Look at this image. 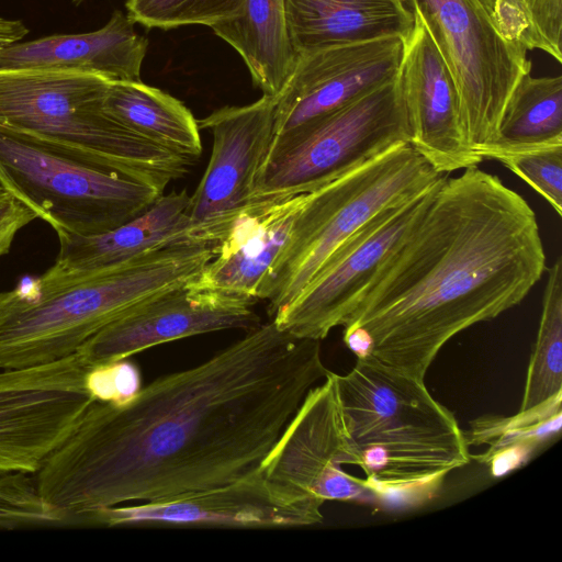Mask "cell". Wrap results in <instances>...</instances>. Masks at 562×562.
Returning <instances> with one entry per match:
<instances>
[{"label": "cell", "mask_w": 562, "mask_h": 562, "mask_svg": "<svg viewBox=\"0 0 562 562\" xmlns=\"http://www.w3.org/2000/svg\"><path fill=\"white\" fill-rule=\"evenodd\" d=\"M66 526L79 522L43 499L35 474H0V530Z\"/></svg>", "instance_id": "cell-29"}, {"label": "cell", "mask_w": 562, "mask_h": 562, "mask_svg": "<svg viewBox=\"0 0 562 562\" xmlns=\"http://www.w3.org/2000/svg\"><path fill=\"white\" fill-rule=\"evenodd\" d=\"M562 427V400L513 416H482L464 432L469 447L487 445L485 452L473 456L486 464L493 476H502L524 464L544 441Z\"/></svg>", "instance_id": "cell-25"}, {"label": "cell", "mask_w": 562, "mask_h": 562, "mask_svg": "<svg viewBox=\"0 0 562 562\" xmlns=\"http://www.w3.org/2000/svg\"><path fill=\"white\" fill-rule=\"evenodd\" d=\"M295 55L384 37L405 40L414 14L403 0H284Z\"/></svg>", "instance_id": "cell-21"}, {"label": "cell", "mask_w": 562, "mask_h": 562, "mask_svg": "<svg viewBox=\"0 0 562 562\" xmlns=\"http://www.w3.org/2000/svg\"><path fill=\"white\" fill-rule=\"evenodd\" d=\"M359 464L345 429L335 373L312 387L260 464L270 481L323 501H358L370 491L344 471ZM371 494V493H370Z\"/></svg>", "instance_id": "cell-14"}, {"label": "cell", "mask_w": 562, "mask_h": 562, "mask_svg": "<svg viewBox=\"0 0 562 562\" xmlns=\"http://www.w3.org/2000/svg\"><path fill=\"white\" fill-rule=\"evenodd\" d=\"M542 308L519 412L562 400V258L547 270Z\"/></svg>", "instance_id": "cell-26"}, {"label": "cell", "mask_w": 562, "mask_h": 562, "mask_svg": "<svg viewBox=\"0 0 562 562\" xmlns=\"http://www.w3.org/2000/svg\"><path fill=\"white\" fill-rule=\"evenodd\" d=\"M0 186L58 234L94 235L146 211L159 187L61 143L0 123Z\"/></svg>", "instance_id": "cell-7"}, {"label": "cell", "mask_w": 562, "mask_h": 562, "mask_svg": "<svg viewBox=\"0 0 562 562\" xmlns=\"http://www.w3.org/2000/svg\"><path fill=\"white\" fill-rule=\"evenodd\" d=\"M110 82L71 70L0 68V123L72 147L165 190L194 160L110 117L103 110Z\"/></svg>", "instance_id": "cell-5"}, {"label": "cell", "mask_w": 562, "mask_h": 562, "mask_svg": "<svg viewBox=\"0 0 562 562\" xmlns=\"http://www.w3.org/2000/svg\"><path fill=\"white\" fill-rule=\"evenodd\" d=\"M397 78L411 130L409 145L446 175L479 166L482 159L465 136L451 72L416 14L404 40Z\"/></svg>", "instance_id": "cell-17"}, {"label": "cell", "mask_w": 562, "mask_h": 562, "mask_svg": "<svg viewBox=\"0 0 562 562\" xmlns=\"http://www.w3.org/2000/svg\"><path fill=\"white\" fill-rule=\"evenodd\" d=\"M562 145V77L526 74L514 89L483 160Z\"/></svg>", "instance_id": "cell-24"}, {"label": "cell", "mask_w": 562, "mask_h": 562, "mask_svg": "<svg viewBox=\"0 0 562 562\" xmlns=\"http://www.w3.org/2000/svg\"><path fill=\"white\" fill-rule=\"evenodd\" d=\"M276 97L262 94L243 106H224L198 120L213 137L207 167L190 195L191 238L217 244L254 198L259 170L273 137Z\"/></svg>", "instance_id": "cell-13"}, {"label": "cell", "mask_w": 562, "mask_h": 562, "mask_svg": "<svg viewBox=\"0 0 562 562\" xmlns=\"http://www.w3.org/2000/svg\"><path fill=\"white\" fill-rule=\"evenodd\" d=\"M328 373L321 340L297 338L270 319L125 404L91 403L35 474L38 492L82 527L99 509L235 482L260 467Z\"/></svg>", "instance_id": "cell-1"}, {"label": "cell", "mask_w": 562, "mask_h": 562, "mask_svg": "<svg viewBox=\"0 0 562 562\" xmlns=\"http://www.w3.org/2000/svg\"><path fill=\"white\" fill-rule=\"evenodd\" d=\"M254 304L190 283L133 307L87 339L77 350L88 367L127 359L160 344L223 329L260 325Z\"/></svg>", "instance_id": "cell-16"}, {"label": "cell", "mask_w": 562, "mask_h": 562, "mask_svg": "<svg viewBox=\"0 0 562 562\" xmlns=\"http://www.w3.org/2000/svg\"><path fill=\"white\" fill-rule=\"evenodd\" d=\"M245 0H126L127 16L148 29L213 26L237 18Z\"/></svg>", "instance_id": "cell-28"}, {"label": "cell", "mask_w": 562, "mask_h": 562, "mask_svg": "<svg viewBox=\"0 0 562 562\" xmlns=\"http://www.w3.org/2000/svg\"><path fill=\"white\" fill-rule=\"evenodd\" d=\"M189 202L187 190L172 191L161 194L142 214L104 233L58 234L59 251L50 268L60 272L101 270L180 241L194 240L190 235Z\"/></svg>", "instance_id": "cell-20"}, {"label": "cell", "mask_w": 562, "mask_h": 562, "mask_svg": "<svg viewBox=\"0 0 562 562\" xmlns=\"http://www.w3.org/2000/svg\"><path fill=\"white\" fill-rule=\"evenodd\" d=\"M446 176L408 143H401L308 192L284 247L259 288L258 300L268 301L270 318L364 223L385 209L422 195Z\"/></svg>", "instance_id": "cell-6"}, {"label": "cell", "mask_w": 562, "mask_h": 562, "mask_svg": "<svg viewBox=\"0 0 562 562\" xmlns=\"http://www.w3.org/2000/svg\"><path fill=\"white\" fill-rule=\"evenodd\" d=\"M87 387L98 402L122 405L136 396L142 389L138 367L127 359L90 367Z\"/></svg>", "instance_id": "cell-31"}, {"label": "cell", "mask_w": 562, "mask_h": 562, "mask_svg": "<svg viewBox=\"0 0 562 562\" xmlns=\"http://www.w3.org/2000/svg\"><path fill=\"white\" fill-rule=\"evenodd\" d=\"M104 112L130 131L195 160L202 153L198 120L172 95L142 81H111Z\"/></svg>", "instance_id": "cell-23"}, {"label": "cell", "mask_w": 562, "mask_h": 562, "mask_svg": "<svg viewBox=\"0 0 562 562\" xmlns=\"http://www.w3.org/2000/svg\"><path fill=\"white\" fill-rule=\"evenodd\" d=\"M546 270L535 211L477 166L446 176L357 299L344 342L357 359L424 379L456 335L520 304Z\"/></svg>", "instance_id": "cell-2"}, {"label": "cell", "mask_w": 562, "mask_h": 562, "mask_svg": "<svg viewBox=\"0 0 562 562\" xmlns=\"http://www.w3.org/2000/svg\"><path fill=\"white\" fill-rule=\"evenodd\" d=\"M77 353L0 369V474H36L95 400Z\"/></svg>", "instance_id": "cell-10"}, {"label": "cell", "mask_w": 562, "mask_h": 562, "mask_svg": "<svg viewBox=\"0 0 562 562\" xmlns=\"http://www.w3.org/2000/svg\"><path fill=\"white\" fill-rule=\"evenodd\" d=\"M438 183L364 223L270 319L297 338L321 341L342 326L359 295L418 223Z\"/></svg>", "instance_id": "cell-11"}, {"label": "cell", "mask_w": 562, "mask_h": 562, "mask_svg": "<svg viewBox=\"0 0 562 562\" xmlns=\"http://www.w3.org/2000/svg\"><path fill=\"white\" fill-rule=\"evenodd\" d=\"M216 245L180 241L112 268L60 272L49 268L0 293V369L55 361L77 352L133 307L191 283Z\"/></svg>", "instance_id": "cell-3"}, {"label": "cell", "mask_w": 562, "mask_h": 562, "mask_svg": "<svg viewBox=\"0 0 562 562\" xmlns=\"http://www.w3.org/2000/svg\"><path fill=\"white\" fill-rule=\"evenodd\" d=\"M411 130L398 78L282 137L272 138L254 198L308 193L391 147Z\"/></svg>", "instance_id": "cell-8"}, {"label": "cell", "mask_w": 562, "mask_h": 562, "mask_svg": "<svg viewBox=\"0 0 562 562\" xmlns=\"http://www.w3.org/2000/svg\"><path fill=\"white\" fill-rule=\"evenodd\" d=\"M508 41L562 63V0H477Z\"/></svg>", "instance_id": "cell-27"}, {"label": "cell", "mask_w": 562, "mask_h": 562, "mask_svg": "<svg viewBox=\"0 0 562 562\" xmlns=\"http://www.w3.org/2000/svg\"><path fill=\"white\" fill-rule=\"evenodd\" d=\"M499 162L562 215V145L508 156Z\"/></svg>", "instance_id": "cell-30"}, {"label": "cell", "mask_w": 562, "mask_h": 562, "mask_svg": "<svg viewBox=\"0 0 562 562\" xmlns=\"http://www.w3.org/2000/svg\"><path fill=\"white\" fill-rule=\"evenodd\" d=\"M403 45L402 37L393 36L297 55L276 97L272 138L288 135L395 79Z\"/></svg>", "instance_id": "cell-15"}, {"label": "cell", "mask_w": 562, "mask_h": 562, "mask_svg": "<svg viewBox=\"0 0 562 562\" xmlns=\"http://www.w3.org/2000/svg\"><path fill=\"white\" fill-rule=\"evenodd\" d=\"M403 1L423 21L447 64L465 136L482 159L514 89L531 70L528 49L505 38L477 0Z\"/></svg>", "instance_id": "cell-9"}, {"label": "cell", "mask_w": 562, "mask_h": 562, "mask_svg": "<svg viewBox=\"0 0 562 562\" xmlns=\"http://www.w3.org/2000/svg\"><path fill=\"white\" fill-rule=\"evenodd\" d=\"M307 193L252 199L216 244L215 256L190 283L255 305L260 284L284 247Z\"/></svg>", "instance_id": "cell-18"}, {"label": "cell", "mask_w": 562, "mask_h": 562, "mask_svg": "<svg viewBox=\"0 0 562 562\" xmlns=\"http://www.w3.org/2000/svg\"><path fill=\"white\" fill-rule=\"evenodd\" d=\"M134 22L115 10L101 29L16 42L0 49V68H46L101 76L109 81H140L148 41Z\"/></svg>", "instance_id": "cell-19"}, {"label": "cell", "mask_w": 562, "mask_h": 562, "mask_svg": "<svg viewBox=\"0 0 562 562\" xmlns=\"http://www.w3.org/2000/svg\"><path fill=\"white\" fill-rule=\"evenodd\" d=\"M335 379L345 429L373 496L420 503L470 462L464 431L424 379L367 359Z\"/></svg>", "instance_id": "cell-4"}, {"label": "cell", "mask_w": 562, "mask_h": 562, "mask_svg": "<svg viewBox=\"0 0 562 562\" xmlns=\"http://www.w3.org/2000/svg\"><path fill=\"white\" fill-rule=\"evenodd\" d=\"M83 1H85V0H72V3H74L75 5H79V4H81Z\"/></svg>", "instance_id": "cell-34"}, {"label": "cell", "mask_w": 562, "mask_h": 562, "mask_svg": "<svg viewBox=\"0 0 562 562\" xmlns=\"http://www.w3.org/2000/svg\"><path fill=\"white\" fill-rule=\"evenodd\" d=\"M37 217V214L0 186V257L8 254L16 233Z\"/></svg>", "instance_id": "cell-32"}, {"label": "cell", "mask_w": 562, "mask_h": 562, "mask_svg": "<svg viewBox=\"0 0 562 562\" xmlns=\"http://www.w3.org/2000/svg\"><path fill=\"white\" fill-rule=\"evenodd\" d=\"M211 29L241 56L255 87L277 97L296 60L288 34L284 0H245L237 18Z\"/></svg>", "instance_id": "cell-22"}, {"label": "cell", "mask_w": 562, "mask_h": 562, "mask_svg": "<svg viewBox=\"0 0 562 562\" xmlns=\"http://www.w3.org/2000/svg\"><path fill=\"white\" fill-rule=\"evenodd\" d=\"M27 33L22 21L0 16V49L20 42Z\"/></svg>", "instance_id": "cell-33"}, {"label": "cell", "mask_w": 562, "mask_h": 562, "mask_svg": "<svg viewBox=\"0 0 562 562\" xmlns=\"http://www.w3.org/2000/svg\"><path fill=\"white\" fill-rule=\"evenodd\" d=\"M325 503L266 477L260 468L229 484L88 514L90 527L297 528L323 521Z\"/></svg>", "instance_id": "cell-12"}]
</instances>
